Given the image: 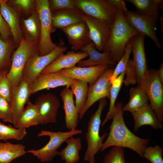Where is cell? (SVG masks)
Here are the masks:
<instances>
[{
	"label": "cell",
	"mask_w": 163,
	"mask_h": 163,
	"mask_svg": "<svg viewBox=\"0 0 163 163\" xmlns=\"http://www.w3.org/2000/svg\"><path fill=\"white\" fill-rule=\"evenodd\" d=\"M65 142L66 143V146L58 152L57 155L66 163L77 162L80 159L79 151L82 149L80 138L72 136L67 138Z\"/></svg>",
	"instance_id": "obj_26"
},
{
	"label": "cell",
	"mask_w": 163,
	"mask_h": 163,
	"mask_svg": "<svg viewBox=\"0 0 163 163\" xmlns=\"http://www.w3.org/2000/svg\"><path fill=\"white\" fill-rule=\"evenodd\" d=\"M88 56V54L85 52H75L74 50L69 51L66 54L63 53L59 56L40 74L57 72L63 69L71 68L75 66L80 61Z\"/></svg>",
	"instance_id": "obj_21"
},
{
	"label": "cell",
	"mask_w": 163,
	"mask_h": 163,
	"mask_svg": "<svg viewBox=\"0 0 163 163\" xmlns=\"http://www.w3.org/2000/svg\"><path fill=\"white\" fill-rule=\"evenodd\" d=\"M133 5L137 12L144 15L158 16V9L162 0H126Z\"/></svg>",
	"instance_id": "obj_32"
},
{
	"label": "cell",
	"mask_w": 163,
	"mask_h": 163,
	"mask_svg": "<svg viewBox=\"0 0 163 163\" xmlns=\"http://www.w3.org/2000/svg\"><path fill=\"white\" fill-rule=\"evenodd\" d=\"M75 51L81 50L92 42L88 27L83 21L78 22L61 29Z\"/></svg>",
	"instance_id": "obj_15"
},
{
	"label": "cell",
	"mask_w": 163,
	"mask_h": 163,
	"mask_svg": "<svg viewBox=\"0 0 163 163\" xmlns=\"http://www.w3.org/2000/svg\"><path fill=\"white\" fill-rule=\"evenodd\" d=\"M49 4L52 12L76 8L74 5L73 0H50Z\"/></svg>",
	"instance_id": "obj_41"
},
{
	"label": "cell",
	"mask_w": 163,
	"mask_h": 163,
	"mask_svg": "<svg viewBox=\"0 0 163 163\" xmlns=\"http://www.w3.org/2000/svg\"><path fill=\"white\" fill-rule=\"evenodd\" d=\"M35 8L37 11L40 22V38L38 46L40 56L47 55L56 47L51 38L53 33L52 26V12L48 0H35Z\"/></svg>",
	"instance_id": "obj_7"
},
{
	"label": "cell",
	"mask_w": 163,
	"mask_h": 163,
	"mask_svg": "<svg viewBox=\"0 0 163 163\" xmlns=\"http://www.w3.org/2000/svg\"><path fill=\"white\" fill-rule=\"evenodd\" d=\"M125 75L124 71L111 82L110 106L106 117L101 125V126H103L108 120L112 118L114 112L116 101L123 83Z\"/></svg>",
	"instance_id": "obj_31"
},
{
	"label": "cell",
	"mask_w": 163,
	"mask_h": 163,
	"mask_svg": "<svg viewBox=\"0 0 163 163\" xmlns=\"http://www.w3.org/2000/svg\"><path fill=\"white\" fill-rule=\"evenodd\" d=\"M67 49L63 42H61L53 51L47 55L40 56L38 53H37L31 56L24 68L22 74V80L31 84L46 67L59 56L64 53Z\"/></svg>",
	"instance_id": "obj_9"
},
{
	"label": "cell",
	"mask_w": 163,
	"mask_h": 163,
	"mask_svg": "<svg viewBox=\"0 0 163 163\" xmlns=\"http://www.w3.org/2000/svg\"><path fill=\"white\" fill-rule=\"evenodd\" d=\"M126 78L123 83L127 86L130 85H134L137 83L136 75L133 62L132 59L129 60L124 71Z\"/></svg>",
	"instance_id": "obj_40"
},
{
	"label": "cell",
	"mask_w": 163,
	"mask_h": 163,
	"mask_svg": "<svg viewBox=\"0 0 163 163\" xmlns=\"http://www.w3.org/2000/svg\"><path fill=\"white\" fill-rule=\"evenodd\" d=\"M25 108L21 113L14 126L16 128L26 129L40 124L38 108L37 106L29 100Z\"/></svg>",
	"instance_id": "obj_28"
},
{
	"label": "cell",
	"mask_w": 163,
	"mask_h": 163,
	"mask_svg": "<svg viewBox=\"0 0 163 163\" xmlns=\"http://www.w3.org/2000/svg\"><path fill=\"white\" fill-rule=\"evenodd\" d=\"M109 66L97 65L93 67H82L75 66L58 72L62 75L87 82L89 86L94 83Z\"/></svg>",
	"instance_id": "obj_18"
},
{
	"label": "cell",
	"mask_w": 163,
	"mask_h": 163,
	"mask_svg": "<svg viewBox=\"0 0 163 163\" xmlns=\"http://www.w3.org/2000/svg\"><path fill=\"white\" fill-rule=\"evenodd\" d=\"M82 132V130L76 129L65 132L42 130L38 133L37 136H48L50 138L48 142L40 149L30 150L26 151V152L32 154L41 162H52L53 158L57 155L58 149L67 138L81 134Z\"/></svg>",
	"instance_id": "obj_4"
},
{
	"label": "cell",
	"mask_w": 163,
	"mask_h": 163,
	"mask_svg": "<svg viewBox=\"0 0 163 163\" xmlns=\"http://www.w3.org/2000/svg\"><path fill=\"white\" fill-rule=\"evenodd\" d=\"M134 125V132L144 125H149L153 128L158 130L162 128L163 124L160 121L150 104H148L142 108L132 113Z\"/></svg>",
	"instance_id": "obj_24"
},
{
	"label": "cell",
	"mask_w": 163,
	"mask_h": 163,
	"mask_svg": "<svg viewBox=\"0 0 163 163\" xmlns=\"http://www.w3.org/2000/svg\"><path fill=\"white\" fill-rule=\"evenodd\" d=\"M7 3L17 10L23 18L28 16L35 8V0H7Z\"/></svg>",
	"instance_id": "obj_35"
},
{
	"label": "cell",
	"mask_w": 163,
	"mask_h": 163,
	"mask_svg": "<svg viewBox=\"0 0 163 163\" xmlns=\"http://www.w3.org/2000/svg\"><path fill=\"white\" fill-rule=\"evenodd\" d=\"M7 74H4L0 77V96L10 103L11 98V91Z\"/></svg>",
	"instance_id": "obj_42"
},
{
	"label": "cell",
	"mask_w": 163,
	"mask_h": 163,
	"mask_svg": "<svg viewBox=\"0 0 163 163\" xmlns=\"http://www.w3.org/2000/svg\"><path fill=\"white\" fill-rule=\"evenodd\" d=\"M129 95V102L123 107L124 111H129L132 114L148 104L147 95L138 85L130 88Z\"/></svg>",
	"instance_id": "obj_27"
},
{
	"label": "cell",
	"mask_w": 163,
	"mask_h": 163,
	"mask_svg": "<svg viewBox=\"0 0 163 163\" xmlns=\"http://www.w3.org/2000/svg\"><path fill=\"white\" fill-rule=\"evenodd\" d=\"M96 50L93 42L82 48L80 51L87 53L89 58L86 60L80 61L77 63V66L82 67H93L97 65L113 66L117 64L113 62L109 53H101Z\"/></svg>",
	"instance_id": "obj_23"
},
{
	"label": "cell",
	"mask_w": 163,
	"mask_h": 163,
	"mask_svg": "<svg viewBox=\"0 0 163 163\" xmlns=\"http://www.w3.org/2000/svg\"><path fill=\"white\" fill-rule=\"evenodd\" d=\"M99 101L98 108L89 120L87 130L85 133L87 148L84 159L88 163H95V155L100 151L104 140L108 135L106 132L102 136H100L101 115L103 109L107 105V101L106 98Z\"/></svg>",
	"instance_id": "obj_3"
},
{
	"label": "cell",
	"mask_w": 163,
	"mask_h": 163,
	"mask_svg": "<svg viewBox=\"0 0 163 163\" xmlns=\"http://www.w3.org/2000/svg\"><path fill=\"white\" fill-rule=\"evenodd\" d=\"M131 52V45L128 43L126 46L123 55L117 62L115 69H114L113 72L110 78L111 83L125 71L127 64L129 59V58Z\"/></svg>",
	"instance_id": "obj_37"
},
{
	"label": "cell",
	"mask_w": 163,
	"mask_h": 163,
	"mask_svg": "<svg viewBox=\"0 0 163 163\" xmlns=\"http://www.w3.org/2000/svg\"><path fill=\"white\" fill-rule=\"evenodd\" d=\"M103 163H126L124 148L119 146H112L104 156Z\"/></svg>",
	"instance_id": "obj_36"
},
{
	"label": "cell",
	"mask_w": 163,
	"mask_h": 163,
	"mask_svg": "<svg viewBox=\"0 0 163 163\" xmlns=\"http://www.w3.org/2000/svg\"><path fill=\"white\" fill-rule=\"evenodd\" d=\"M69 88L66 86L60 92V96L63 102L66 126L70 130L76 129L78 122L79 113L75 104L74 94Z\"/></svg>",
	"instance_id": "obj_22"
},
{
	"label": "cell",
	"mask_w": 163,
	"mask_h": 163,
	"mask_svg": "<svg viewBox=\"0 0 163 163\" xmlns=\"http://www.w3.org/2000/svg\"><path fill=\"white\" fill-rule=\"evenodd\" d=\"M34 104L38 108L40 124L56 123L60 101L55 95L50 93L42 94L36 99Z\"/></svg>",
	"instance_id": "obj_12"
},
{
	"label": "cell",
	"mask_w": 163,
	"mask_h": 163,
	"mask_svg": "<svg viewBox=\"0 0 163 163\" xmlns=\"http://www.w3.org/2000/svg\"><path fill=\"white\" fill-rule=\"evenodd\" d=\"M7 0H0V9L2 14L11 30L16 49L23 37L21 29V16L15 9L8 5Z\"/></svg>",
	"instance_id": "obj_19"
},
{
	"label": "cell",
	"mask_w": 163,
	"mask_h": 163,
	"mask_svg": "<svg viewBox=\"0 0 163 163\" xmlns=\"http://www.w3.org/2000/svg\"><path fill=\"white\" fill-rule=\"evenodd\" d=\"M83 14L76 8L52 12L53 33L57 28L62 29L75 23L83 21L82 18Z\"/></svg>",
	"instance_id": "obj_25"
},
{
	"label": "cell",
	"mask_w": 163,
	"mask_h": 163,
	"mask_svg": "<svg viewBox=\"0 0 163 163\" xmlns=\"http://www.w3.org/2000/svg\"><path fill=\"white\" fill-rule=\"evenodd\" d=\"M73 4L85 15L111 25L119 9L108 0H73Z\"/></svg>",
	"instance_id": "obj_8"
},
{
	"label": "cell",
	"mask_w": 163,
	"mask_h": 163,
	"mask_svg": "<svg viewBox=\"0 0 163 163\" xmlns=\"http://www.w3.org/2000/svg\"><path fill=\"white\" fill-rule=\"evenodd\" d=\"M1 122H0V123H1Z\"/></svg>",
	"instance_id": "obj_48"
},
{
	"label": "cell",
	"mask_w": 163,
	"mask_h": 163,
	"mask_svg": "<svg viewBox=\"0 0 163 163\" xmlns=\"http://www.w3.org/2000/svg\"><path fill=\"white\" fill-rule=\"evenodd\" d=\"M163 149L156 145L154 146H147L144 150L143 158H145L151 163H163L162 152Z\"/></svg>",
	"instance_id": "obj_38"
},
{
	"label": "cell",
	"mask_w": 163,
	"mask_h": 163,
	"mask_svg": "<svg viewBox=\"0 0 163 163\" xmlns=\"http://www.w3.org/2000/svg\"><path fill=\"white\" fill-rule=\"evenodd\" d=\"M0 118L4 122L13 123V120L10 103L0 96Z\"/></svg>",
	"instance_id": "obj_39"
},
{
	"label": "cell",
	"mask_w": 163,
	"mask_h": 163,
	"mask_svg": "<svg viewBox=\"0 0 163 163\" xmlns=\"http://www.w3.org/2000/svg\"><path fill=\"white\" fill-rule=\"evenodd\" d=\"M108 1L113 5L121 9L123 11L127 9L126 6L125 2L123 0H108Z\"/></svg>",
	"instance_id": "obj_44"
},
{
	"label": "cell",
	"mask_w": 163,
	"mask_h": 163,
	"mask_svg": "<svg viewBox=\"0 0 163 163\" xmlns=\"http://www.w3.org/2000/svg\"><path fill=\"white\" fill-rule=\"evenodd\" d=\"M16 49L12 37L6 41L0 38V75L8 74L11 68L12 54Z\"/></svg>",
	"instance_id": "obj_30"
},
{
	"label": "cell",
	"mask_w": 163,
	"mask_h": 163,
	"mask_svg": "<svg viewBox=\"0 0 163 163\" xmlns=\"http://www.w3.org/2000/svg\"><path fill=\"white\" fill-rule=\"evenodd\" d=\"M138 33L126 20L123 10L119 9L111 26L109 39L103 52L109 53L113 62L117 64L123 55L129 40Z\"/></svg>",
	"instance_id": "obj_2"
},
{
	"label": "cell",
	"mask_w": 163,
	"mask_h": 163,
	"mask_svg": "<svg viewBox=\"0 0 163 163\" xmlns=\"http://www.w3.org/2000/svg\"><path fill=\"white\" fill-rule=\"evenodd\" d=\"M76 79L63 76L58 72L40 74L32 83L31 94L42 90L66 86L70 87Z\"/></svg>",
	"instance_id": "obj_17"
},
{
	"label": "cell",
	"mask_w": 163,
	"mask_h": 163,
	"mask_svg": "<svg viewBox=\"0 0 163 163\" xmlns=\"http://www.w3.org/2000/svg\"><path fill=\"white\" fill-rule=\"evenodd\" d=\"M2 75H0V77Z\"/></svg>",
	"instance_id": "obj_47"
},
{
	"label": "cell",
	"mask_w": 163,
	"mask_h": 163,
	"mask_svg": "<svg viewBox=\"0 0 163 163\" xmlns=\"http://www.w3.org/2000/svg\"><path fill=\"white\" fill-rule=\"evenodd\" d=\"M26 153L25 147L23 144L0 141V163H10Z\"/></svg>",
	"instance_id": "obj_29"
},
{
	"label": "cell",
	"mask_w": 163,
	"mask_h": 163,
	"mask_svg": "<svg viewBox=\"0 0 163 163\" xmlns=\"http://www.w3.org/2000/svg\"><path fill=\"white\" fill-rule=\"evenodd\" d=\"M27 134L26 129L14 128L1 123H0V141L8 139L21 140Z\"/></svg>",
	"instance_id": "obj_34"
},
{
	"label": "cell",
	"mask_w": 163,
	"mask_h": 163,
	"mask_svg": "<svg viewBox=\"0 0 163 163\" xmlns=\"http://www.w3.org/2000/svg\"><path fill=\"white\" fill-rule=\"evenodd\" d=\"M88 85L86 82L76 79L70 86L75 97V106L79 113L84 107L87 100Z\"/></svg>",
	"instance_id": "obj_33"
},
{
	"label": "cell",
	"mask_w": 163,
	"mask_h": 163,
	"mask_svg": "<svg viewBox=\"0 0 163 163\" xmlns=\"http://www.w3.org/2000/svg\"><path fill=\"white\" fill-rule=\"evenodd\" d=\"M163 16H161L160 18V22L161 23V32H163Z\"/></svg>",
	"instance_id": "obj_46"
},
{
	"label": "cell",
	"mask_w": 163,
	"mask_h": 163,
	"mask_svg": "<svg viewBox=\"0 0 163 163\" xmlns=\"http://www.w3.org/2000/svg\"><path fill=\"white\" fill-rule=\"evenodd\" d=\"M82 18L88 27L91 39L96 49L102 51L108 41L112 25L83 13Z\"/></svg>",
	"instance_id": "obj_13"
},
{
	"label": "cell",
	"mask_w": 163,
	"mask_h": 163,
	"mask_svg": "<svg viewBox=\"0 0 163 163\" xmlns=\"http://www.w3.org/2000/svg\"><path fill=\"white\" fill-rule=\"evenodd\" d=\"M145 36L138 33L133 37L128 43L131 46L133 54V62L138 84L148 71L147 64L144 48Z\"/></svg>",
	"instance_id": "obj_14"
},
{
	"label": "cell",
	"mask_w": 163,
	"mask_h": 163,
	"mask_svg": "<svg viewBox=\"0 0 163 163\" xmlns=\"http://www.w3.org/2000/svg\"><path fill=\"white\" fill-rule=\"evenodd\" d=\"M113 67L107 69L94 83L89 86L85 104L79 113L80 119L83 118L88 109L95 102L103 98L110 99L111 85L110 78L114 69Z\"/></svg>",
	"instance_id": "obj_11"
},
{
	"label": "cell",
	"mask_w": 163,
	"mask_h": 163,
	"mask_svg": "<svg viewBox=\"0 0 163 163\" xmlns=\"http://www.w3.org/2000/svg\"><path fill=\"white\" fill-rule=\"evenodd\" d=\"M38 46L27 43L23 37L19 45L13 52L11 68L7 74L11 89L18 86L22 81L25 64L31 56L38 53Z\"/></svg>",
	"instance_id": "obj_6"
},
{
	"label": "cell",
	"mask_w": 163,
	"mask_h": 163,
	"mask_svg": "<svg viewBox=\"0 0 163 163\" xmlns=\"http://www.w3.org/2000/svg\"><path fill=\"white\" fill-rule=\"evenodd\" d=\"M123 104L119 101L116 103L110 132L100 149L101 152L110 146L129 148L143 158L145 149L150 142L148 139H142L136 135L128 128L125 122Z\"/></svg>",
	"instance_id": "obj_1"
},
{
	"label": "cell",
	"mask_w": 163,
	"mask_h": 163,
	"mask_svg": "<svg viewBox=\"0 0 163 163\" xmlns=\"http://www.w3.org/2000/svg\"><path fill=\"white\" fill-rule=\"evenodd\" d=\"M123 13L124 18L131 27L138 33L150 37L157 47L161 49V44L156 34L158 16L144 15L127 9L123 11Z\"/></svg>",
	"instance_id": "obj_10"
},
{
	"label": "cell",
	"mask_w": 163,
	"mask_h": 163,
	"mask_svg": "<svg viewBox=\"0 0 163 163\" xmlns=\"http://www.w3.org/2000/svg\"><path fill=\"white\" fill-rule=\"evenodd\" d=\"M31 84L22 80L18 86L11 89V98L10 103L13 120L14 126L24 109V106L29 100L31 94Z\"/></svg>",
	"instance_id": "obj_16"
},
{
	"label": "cell",
	"mask_w": 163,
	"mask_h": 163,
	"mask_svg": "<svg viewBox=\"0 0 163 163\" xmlns=\"http://www.w3.org/2000/svg\"><path fill=\"white\" fill-rule=\"evenodd\" d=\"M147 95L150 104L161 122L163 121V85L158 74V70L148 69L138 84Z\"/></svg>",
	"instance_id": "obj_5"
},
{
	"label": "cell",
	"mask_w": 163,
	"mask_h": 163,
	"mask_svg": "<svg viewBox=\"0 0 163 163\" xmlns=\"http://www.w3.org/2000/svg\"><path fill=\"white\" fill-rule=\"evenodd\" d=\"M158 74L159 80L163 85V63H162L158 70Z\"/></svg>",
	"instance_id": "obj_45"
},
{
	"label": "cell",
	"mask_w": 163,
	"mask_h": 163,
	"mask_svg": "<svg viewBox=\"0 0 163 163\" xmlns=\"http://www.w3.org/2000/svg\"><path fill=\"white\" fill-rule=\"evenodd\" d=\"M21 27L24 40L30 44L39 45L40 38V22L36 8L28 16L21 17Z\"/></svg>",
	"instance_id": "obj_20"
},
{
	"label": "cell",
	"mask_w": 163,
	"mask_h": 163,
	"mask_svg": "<svg viewBox=\"0 0 163 163\" xmlns=\"http://www.w3.org/2000/svg\"><path fill=\"white\" fill-rule=\"evenodd\" d=\"M12 37L10 28L4 19L0 9V38L6 41Z\"/></svg>",
	"instance_id": "obj_43"
}]
</instances>
